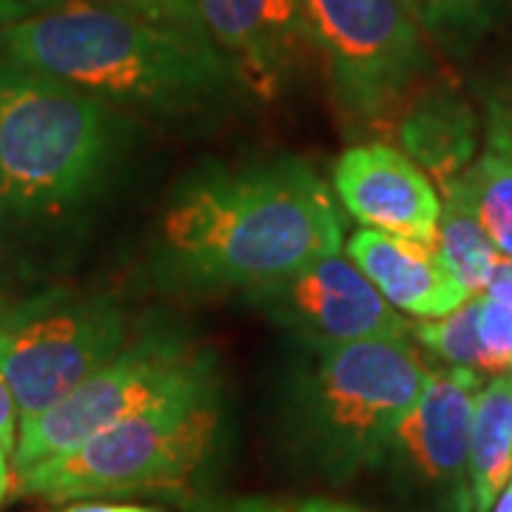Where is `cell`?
I'll return each mask as SVG.
<instances>
[{
  "label": "cell",
  "instance_id": "obj_28",
  "mask_svg": "<svg viewBox=\"0 0 512 512\" xmlns=\"http://www.w3.org/2000/svg\"><path fill=\"white\" fill-rule=\"evenodd\" d=\"M9 487H12V467H9V453L0 447V501L9 495Z\"/></svg>",
  "mask_w": 512,
  "mask_h": 512
},
{
  "label": "cell",
  "instance_id": "obj_7",
  "mask_svg": "<svg viewBox=\"0 0 512 512\" xmlns=\"http://www.w3.org/2000/svg\"><path fill=\"white\" fill-rule=\"evenodd\" d=\"M305 15L339 111L393 123L430 72L424 32L402 0H305Z\"/></svg>",
  "mask_w": 512,
  "mask_h": 512
},
{
  "label": "cell",
  "instance_id": "obj_25",
  "mask_svg": "<svg viewBox=\"0 0 512 512\" xmlns=\"http://www.w3.org/2000/svg\"><path fill=\"white\" fill-rule=\"evenodd\" d=\"M63 0H0V23H15L37 12H46Z\"/></svg>",
  "mask_w": 512,
  "mask_h": 512
},
{
  "label": "cell",
  "instance_id": "obj_9",
  "mask_svg": "<svg viewBox=\"0 0 512 512\" xmlns=\"http://www.w3.org/2000/svg\"><path fill=\"white\" fill-rule=\"evenodd\" d=\"M484 376L433 370L421 399L399 421L376 467H387L407 512H476L470 490V424Z\"/></svg>",
  "mask_w": 512,
  "mask_h": 512
},
{
  "label": "cell",
  "instance_id": "obj_29",
  "mask_svg": "<svg viewBox=\"0 0 512 512\" xmlns=\"http://www.w3.org/2000/svg\"><path fill=\"white\" fill-rule=\"evenodd\" d=\"M490 512H512V478L507 481V487L501 490V495L495 498L493 510Z\"/></svg>",
  "mask_w": 512,
  "mask_h": 512
},
{
  "label": "cell",
  "instance_id": "obj_3",
  "mask_svg": "<svg viewBox=\"0 0 512 512\" xmlns=\"http://www.w3.org/2000/svg\"><path fill=\"white\" fill-rule=\"evenodd\" d=\"M430 373L410 333L319 345L293 396L302 450L336 481L376 467Z\"/></svg>",
  "mask_w": 512,
  "mask_h": 512
},
{
  "label": "cell",
  "instance_id": "obj_20",
  "mask_svg": "<svg viewBox=\"0 0 512 512\" xmlns=\"http://www.w3.org/2000/svg\"><path fill=\"white\" fill-rule=\"evenodd\" d=\"M478 336H481V356H484L481 376L512 373V308L481 293Z\"/></svg>",
  "mask_w": 512,
  "mask_h": 512
},
{
  "label": "cell",
  "instance_id": "obj_8",
  "mask_svg": "<svg viewBox=\"0 0 512 512\" xmlns=\"http://www.w3.org/2000/svg\"><path fill=\"white\" fill-rule=\"evenodd\" d=\"M126 342V313L109 296L46 293L0 313V376L20 421L60 402Z\"/></svg>",
  "mask_w": 512,
  "mask_h": 512
},
{
  "label": "cell",
  "instance_id": "obj_27",
  "mask_svg": "<svg viewBox=\"0 0 512 512\" xmlns=\"http://www.w3.org/2000/svg\"><path fill=\"white\" fill-rule=\"evenodd\" d=\"M57 512H163L157 507H143V504H109V501H74L72 507Z\"/></svg>",
  "mask_w": 512,
  "mask_h": 512
},
{
  "label": "cell",
  "instance_id": "obj_10",
  "mask_svg": "<svg viewBox=\"0 0 512 512\" xmlns=\"http://www.w3.org/2000/svg\"><path fill=\"white\" fill-rule=\"evenodd\" d=\"M248 299L276 325L296 330L313 345H342L379 336H407L402 319L350 259L330 254L299 268Z\"/></svg>",
  "mask_w": 512,
  "mask_h": 512
},
{
  "label": "cell",
  "instance_id": "obj_18",
  "mask_svg": "<svg viewBox=\"0 0 512 512\" xmlns=\"http://www.w3.org/2000/svg\"><path fill=\"white\" fill-rule=\"evenodd\" d=\"M402 3L424 35H430L439 46L453 52L470 49L510 9V0H402Z\"/></svg>",
  "mask_w": 512,
  "mask_h": 512
},
{
  "label": "cell",
  "instance_id": "obj_1",
  "mask_svg": "<svg viewBox=\"0 0 512 512\" xmlns=\"http://www.w3.org/2000/svg\"><path fill=\"white\" fill-rule=\"evenodd\" d=\"M342 239L328 183L282 157L194 177L163 214L157 256L180 285L254 293L342 254Z\"/></svg>",
  "mask_w": 512,
  "mask_h": 512
},
{
  "label": "cell",
  "instance_id": "obj_15",
  "mask_svg": "<svg viewBox=\"0 0 512 512\" xmlns=\"http://www.w3.org/2000/svg\"><path fill=\"white\" fill-rule=\"evenodd\" d=\"M512 478V373L481 384L470 424V490L476 512L493 510Z\"/></svg>",
  "mask_w": 512,
  "mask_h": 512
},
{
  "label": "cell",
  "instance_id": "obj_13",
  "mask_svg": "<svg viewBox=\"0 0 512 512\" xmlns=\"http://www.w3.org/2000/svg\"><path fill=\"white\" fill-rule=\"evenodd\" d=\"M345 248L350 262L402 313L439 319L473 296L444 262L436 242L430 245L373 228H359Z\"/></svg>",
  "mask_w": 512,
  "mask_h": 512
},
{
  "label": "cell",
  "instance_id": "obj_22",
  "mask_svg": "<svg viewBox=\"0 0 512 512\" xmlns=\"http://www.w3.org/2000/svg\"><path fill=\"white\" fill-rule=\"evenodd\" d=\"M106 3L123 6V9H131V12H140V15H148V18L154 20L200 29L194 0H106Z\"/></svg>",
  "mask_w": 512,
  "mask_h": 512
},
{
  "label": "cell",
  "instance_id": "obj_19",
  "mask_svg": "<svg viewBox=\"0 0 512 512\" xmlns=\"http://www.w3.org/2000/svg\"><path fill=\"white\" fill-rule=\"evenodd\" d=\"M478 313H481V293L470 296L456 311L439 319H421L410 322V339L421 345L433 359L444 362V367H461L481 376V336H478Z\"/></svg>",
  "mask_w": 512,
  "mask_h": 512
},
{
  "label": "cell",
  "instance_id": "obj_5",
  "mask_svg": "<svg viewBox=\"0 0 512 512\" xmlns=\"http://www.w3.org/2000/svg\"><path fill=\"white\" fill-rule=\"evenodd\" d=\"M220 433L217 390L157 404L97 433L66 456L18 476V490L46 501L185 490L211 458Z\"/></svg>",
  "mask_w": 512,
  "mask_h": 512
},
{
  "label": "cell",
  "instance_id": "obj_26",
  "mask_svg": "<svg viewBox=\"0 0 512 512\" xmlns=\"http://www.w3.org/2000/svg\"><path fill=\"white\" fill-rule=\"evenodd\" d=\"M484 293H487L490 299H495V302H501V305L512 308V259L510 256H504V259L498 262V268H495L493 279L487 282Z\"/></svg>",
  "mask_w": 512,
  "mask_h": 512
},
{
  "label": "cell",
  "instance_id": "obj_2",
  "mask_svg": "<svg viewBox=\"0 0 512 512\" xmlns=\"http://www.w3.org/2000/svg\"><path fill=\"white\" fill-rule=\"evenodd\" d=\"M0 60L63 80L103 103L165 117L211 109L239 83L231 60L202 29L106 0H63L0 23Z\"/></svg>",
  "mask_w": 512,
  "mask_h": 512
},
{
  "label": "cell",
  "instance_id": "obj_14",
  "mask_svg": "<svg viewBox=\"0 0 512 512\" xmlns=\"http://www.w3.org/2000/svg\"><path fill=\"white\" fill-rule=\"evenodd\" d=\"M396 137L407 157L427 168L441 188L458 180L476 154V117L447 89H421L396 114Z\"/></svg>",
  "mask_w": 512,
  "mask_h": 512
},
{
  "label": "cell",
  "instance_id": "obj_6",
  "mask_svg": "<svg viewBox=\"0 0 512 512\" xmlns=\"http://www.w3.org/2000/svg\"><path fill=\"white\" fill-rule=\"evenodd\" d=\"M205 390H217L211 353L168 330L143 333L126 342L109 365L94 370L60 402L35 419L20 421L12 473L23 476L49 458L72 453L74 447L120 421Z\"/></svg>",
  "mask_w": 512,
  "mask_h": 512
},
{
  "label": "cell",
  "instance_id": "obj_11",
  "mask_svg": "<svg viewBox=\"0 0 512 512\" xmlns=\"http://www.w3.org/2000/svg\"><path fill=\"white\" fill-rule=\"evenodd\" d=\"M200 29L231 60L239 83L274 100L319 63L305 0H194Z\"/></svg>",
  "mask_w": 512,
  "mask_h": 512
},
{
  "label": "cell",
  "instance_id": "obj_4",
  "mask_svg": "<svg viewBox=\"0 0 512 512\" xmlns=\"http://www.w3.org/2000/svg\"><path fill=\"white\" fill-rule=\"evenodd\" d=\"M109 154L100 97L0 60V208L60 211L100 180Z\"/></svg>",
  "mask_w": 512,
  "mask_h": 512
},
{
  "label": "cell",
  "instance_id": "obj_16",
  "mask_svg": "<svg viewBox=\"0 0 512 512\" xmlns=\"http://www.w3.org/2000/svg\"><path fill=\"white\" fill-rule=\"evenodd\" d=\"M436 248L444 256V262L453 268L458 282L473 296L487 288L498 262L504 259L490 242V237L484 234L476 211L470 208V202L464 200V194L456 185L444 188V208L439 217Z\"/></svg>",
  "mask_w": 512,
  "mask_h": 512
},
{
  "label": "cell",
  "instance_id": "obj_23",
  "mask_svg": "<svg viewBox=\"0 0 512 512\" xmlns=\"http://www.w3.org/2000/svg\"><path fill=\"white\" fill-rule=\"evenodd\" d=\"M214 512H367L353 504H339V501H325V498H308L296 504H282V501H262V498H245L234 501L228 507H220Z\"/></svg>",
  "mask_w": 512,
  "mask_h": 512
},
{
  "label": "cell",
  "instance_id": "obj_12",
  "mask_svg": "<svg viewBox=\"0 0 512 512\" xmlns=\"http://www.w3.org/2000/svg\"><path fill=\"white\" fill-rule=\"evenodd\" d=\"M333 191L356 222L393 237L436 242L441 200L430 177L399 148H348L333 165Z\"/></svg>",
  "mask_w": 512,
  "mask_h": 512
},
{
  "label": "cell",
  "instance_id": "obj_21",
  "mask_svg": "<svg viewBox=\"0 0 512 512\" xmlns=\"http://www.w3.org/2000/svg\"><path fill=\"white\" fill-rule=\"evenodd\" d=\"M487 114V143L490 151L512 160V77L501 80L484 100Z\"/></svg>",
  "mask_w": 512,
  "mask_h": 512
},
{
  "label": "cell",
  "instance_id": "obj_17",
  "mask_svg": "<svg viewBox=\"0 0 512 512\" xmlns=\"http://www.w3.org/2000/svg\"><path fill=\"white\" fill-rule=\"evenodd\" d=\"M450 185H456L470 202L498 254L512 259V160L487 151Z\"/></svg>",
  "mask_w": 512,
  "mask_h": 512
},
{
  "label": "cell",
  "instance_id": "obj_24",
  "mask_svg": "<svg viewBox=\"0 0 512 512\" xmlns=\"http://www.w3.org/2000/svg\"><path fill=\"white\" fill-rule=\"evenodd\" d=\"M18 427H20L18 404H15V396H12L9 384L3 382V376H0V447H3L6 453H12V450H15Z\"/></svg>",
  "mask_w": 512,
  "mask_h": 512
}]
</instances>
